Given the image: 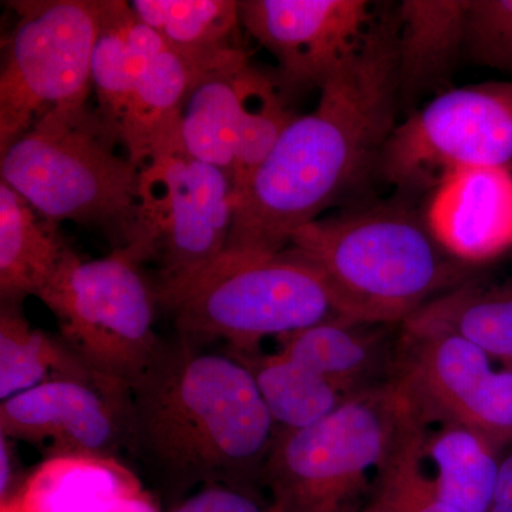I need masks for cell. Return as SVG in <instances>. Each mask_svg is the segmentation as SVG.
<instances>
[{"label": "cell", "instance_id": "8992f818", "mask_svg": "<svg viewBox=\"0 0 512 512\" xmlns=\"http://www.w3.org/2000/svg\"><path fill=\"white\" fill-rule=\"evenodd\" d=\"M156 288L178 336L198 345L224 340L229 350H256L265 338L342 318L322 275L291 248L269 256L224 252Z\"/></svg>", "mask_w": 512, "mask_h": 512}, {"label": "cell", "instance_id": "7a4b0ae2", "mask_svg": "<svg viewBox=\"0 0 512 512\" xmlns=\"http://www.w3.org/2000/svg\"><path fill=\"white\" fill-rule=\"evenodd\" d=\"M276 434L247 366L180 336L128 390L127 451L173 508L210 485L261 494Z\"/></svg>", "mask_w": 512, "mask_h": 512}, {"label": "cell", "instance_id": "4fadbf2b", "mask_svg": "<svg viewBox=\"0 0 512 512\" xmlns=\"http://www.w3.org/2000/svg\"><path fill=\"white\" fill-rule=\"evenodd\" d=\"M239 18L275 57L285 96L320 90L355 55L375 20L365 0H241Z\"/></svg>", "mask_w": 512, "mask_h": 512}, {"label": "cell", "instance_id": "6da1fadb", "mask_svg": "<svg viewBox=\"0 0 512 512\" xmlns=\"http://www.w3.org/2000/svg\"><path fill=\"white\" fill-rule=\"evenodd\" d=\"M397 18L373 20L362 45L320 87L318 106L296 117L237 188L225 252L269 256L323 217L373 171L396 123Z\"/></svg>", "mask_w": 512, "mask_h": 512}, {"label": "cell", "instance_id": "83f0119b", "mask_svg": "<svg viewBox=\"0 0 512 512\" xmlns=\"http://www.w3.org/2000/svg\"><path fill=\"white\" fill-rule=\"evenodd\" d=\"M170 512H268V504L261 494L210 485L185 498Z\"/></svg>", "mask_w": 512, "mask_h": 512}, {"label": "cell", "instance_id": "4316f807", "mask_svg": "<svg viewBox=\"0 0 512 512\" xmlns=\"http://www.w3.org/2000/svg\"><path fill=\"white\" fill-rule=\"evenodd\" d=\"M464 53L478 66L512 74V0H470Z\"/></svg>", "mask_w": 512, "mask_h": 512}, {"label": "cell", "instance_id": "603a6c76", "mask_svg": "<svg viewBox=\"0 0 512 512\" xmlns=\"http://www.w3.org/2000/svg\"><path fill=\"white\" fill-rule=\"evenodd\" d=\"M503 454L477 431L457 424H441L424 448L436 467L437 495L458 512H490Z\"/></svg>", "mask_w": 512, "mask_h": 512}, {"label": "cell", "instance_id": "f546056e", "mask_svg": "<svg viewBox=\"0 0 512 512\" xmlns=\"http://www.w3.org/2000/svg\"><path fill=\"white\" fill-rule=\"evenodd\" d=\"M490 512H512V447L501 457L500 476Z\"/></svg>", "mask_w": 512, "mask_h": 512}, {"label": "cell", "instance_id": "7c38bea8", "mask_svg": "<svg viewBox=\"0 0 512 512\" xmlns=\"http://www.w3.org/2000/svg\"><path fill=\"white\" fill-rule=\"evenodd\" d=\"M275 76L247 53L215 67L192 89L181 114L180 140L197 160L244 184L296 119Z\"/></svg>", "mask_w": 512, "mask_h": 512}, {"label": "cell", "instance_id": "d4e9b609", "mask_svg": "<svg viewBox=\"0 0 512 512\" xmlns=\"http://www.w3.org/2000/svg\"><path fill=\"white\" fill-rule=\"evenodd\" d=\"M130 5L171 49L201 56L237 49L231 42L241 25L237 0H133Z\"/></svg>", "mask_w": 512, "mask_h": 512}, {"label": "cell", "instance_id": "277c9868", "mask_svg": "<svg viewBox=\"0 0 512 512\" xmlns=\"http://www.w3.org/2000/svg\"><path fill=\"white\" fill-rule=\"evenodd\" d=\"M89 104L53 111L0 153L5 181L46 220L99 231L114 249L140 231L141 167Z\"/></svg>", "mask_w": 512, "mask_h": 512}, {"label": "cell", "instance_id": "f1b7e54d", "mask_svg": "<svg viewBox=\"0 0 512 512\" xmlns=\"http://www.w3.org/2000/svg\"><path fill=\"white\" fill-rule=\"evenodd\" d=\"M18 457L13 450V441L0 436V503L2 507L12 503L22 490L23 483L19 477Z\"/></svg>", "mask_w": 512, "mask_h": 512}, {"label": "cell", "instance_id": "7402d4cb", "mask_svg": "<svg viewBox=\"0 0 512 512\" xmlns=\"http://www.w3.org/2000/svg\"><path fill=\"white\" fill-rule=\"evenodd\" d=\"M56 380L111 384L84 365L60 336L35 328L22 303H0V400Z\"/></svg>", "mask_w": 512, "mask_h": 512}, {"label": "cell", "instance_id": "5b68a950", "mask_svg": "<svg viewBox=\"0 0 512 512\" xmlns=\"http://www.w3.org/2000/svg\"><path fill=\"white\" fill-rule=\"evenodd\" d=\"M427 424L397 377L349 397L313 426L279 431L266 458L268 512H362L380 467Z\"/></svg>", "mask_w": 512, "mask_h": 512}, {"label": "cell", "instance_id": "30bf717a", "mask_svg": "<svg viewBox=\"0 0 512 512\" xmlns=\"http://www.w3.org/2000/svg\"><path fill=\"white\" fill-rule=\"evenodd\" d=\"M468 168L512 171V82L447 89L394 127L377 165L404 192Z\"/></svg>", "mask_w": 512, "mask_h": 512}, {"label": "cell", "instance_id": "cb8c5ba5", "mask_svg": "<svg viewBox=\"0 0 512 512\" xmlns=\"http://www.w3.org/2000/svg\"><path fill=\"white\" fill-rule=\"evenodd\" d=\"M410 319L451 330L494 362L512 367V278L495 285L470 279L437 296Z\"/></svg>", "mask_w": 512, "mask_h": 512}, {"label": "cell", "instance_id": "4dcf8cb0", "mask_svg": "<svg viewBox=\"0 0 512 512\" xmlns=\"http://www.w3.org/2000/svg\"><path fill=\"white\" fill-rule=\"evenodd\" d=\"M414 512H458L450 505L443 503L436 493L433 478L427 477L426 473H421L416 488V503H414Z\"/></svg>", "mask_w": 512, "mask_h": 512}, {"label": "cell", "instance_id": "484cf974", "mask_svg": "<svg viewBox=\"0 0 512 512\" xmlns=\"http://www.w3.org/2000/svg\"><path fill=\"white\" fill-rule=\"evenodd\" d=\"M427 436L429 426L420 424L404 437L377 471L372 497L362 512H414Z\"/></svg>", "mask_w": 512, "mask_h": 512}, {"label": "cell", "instance_id": "ffe728a7", "mask_svg": "<svg viewBox=\"0 0 512 512\" xmlns=\"http://www.w3.org/2000/svg\"><path fill=\"white\" fill-rule=\"evenodd\" d=\"M57 225L0 180V302L23 303L45 288L70 248Z\"/></svg>", "mask_w": 512, "mask_h": 512}, {"label": "cell", "instance_id": "e0dca14e", "mask_svg": "<svg viewBox=\"0 0 512 512\" xmlns=\"http://www.w3.org/2000/svg\"><path fill=\"white\" fill-rule=\"evenodd\" d=\"M400 329L338 318L279 338L278 349L355 396L396 377Z\"/></svg>", "mask_w": 512, "mask_h": 512}, {"label": "cell", "instance_id": "9c48e42d", "mask_svg": "<svg viewBox=\"0 0 512 512\" xmlns=\"http://www.w3.org/2000/svg\"><path fill=\"white\" fill-rule=\"evenodd\" d=\"M235 197L231 175L183 144L157 154L141 167L140 231L127 254L156 266V284L200 271L227 249Z\"/></svg>", "mask_w": 512, "mask_h": 512}, {"label": "cell", "instance_id": "3957f363", "mask_svg": "<svg viewBox=\"0 0 512 512\" xmlns=\"http://www.w3.org/2000/svg\"><path fill=\"white\" fill-rule=\"evenodd\" d=\"M288 248L322 275L340 316L357 322L403 325L471 276V265L440 244L426 214L404 201L323 215Z\"/></svg>", "mask_w": 512, "mask_h": 512}, {"label": "cell", "instance_id": "5bb4252c", "mask_svg": "<svg viewBox=\"0 0 512 512\" xmlns=\"http://www.w3.org/2000/svg\"><path fill=\"white\" fill-rule=\"evenodd\" d=\"M0 436L49 458L119 460L127 451L128 390L86 380L40 384L0 402Z\"/></svg>", "mask_w": 512, "mask_h": 512}, {"label": "cell", "instance_id": "9a60e30c", "mask_svg": "<svg viewBox=\"0 0 512 512\" xmlns=\"http://www.w3.org/2000/svg\"><path fill=\"white\" fill-rule=\"evenodd\" d=\"M426 220L440 244L468 265L512 248V171L468 168L433 190Z\"/></svg>", "mask_w": 512, "mask_h": 512}, {"label": "cell", "instance_id": "52a82bcc", "mask_svg": "<svg viewBox=\"0 0 512 512\" xmlns=\"http://www.w3.org/2000/svg\"><path fill=\"white\" fill-rule=\"evenodd\" d=\"M36 298L53 313L74 355L123 389L153 366L167 343L156 332V282L123 249L97 259L67 249Z\"/></svg>", "mask_w": 512, "mask_h": 512}, {"label": "cell", "instance_id": "44dd1931", "mask_svg": "<svg viewBox=\"0 0 512 512\" xmlns=\"http://www.w3.org/2000/svg\"><path fill=\"white\" fill-rule=\"evenodd\" d=\"M254 377L266 409L279 431H296L313 426L339 409L348 394L325 376L293 359L282 350H229Z\"/></svg>", "mask_w": 512, "mask_h": 512}, {"label": "cell", "instance_id": "ac0fdd59", "mask_svg": "<svg viewBox=\"0 0 512 512\" xmlns=\"http://www.w3.org/2000/svg\"><path fill=\"white\" fill-rule=\"evenodd\" d=\"M470 0H404L396 10L399 100L441 89L466 46Z\"/></svg>", "mask_w": 512, "mask_h": 512}, {"label": "cell", "instance_id": "ba28073f", "mask_svg": "<svg viewBox=\"0 0 512 512\" xmlns=\"http://www.w3.org/2000/svg\"><path fill=\"white\" fill-rule=\"evenodd\" d=\"M0 70V153L53 111L89 104L100 0H12Z\"/></svg>", "mask_w": 512, "mask_h": 512}, {"label": "cell", "instance_id": "d6986e66", "mask_svg": "<svg viewBox=\"0 0 512 512\" xmlns=\"http://www.w3.org/2000/svg\"><path fill=\"white\" fill-rule=\"evenodd\" d=\"M165 47L127 0H100L99 30L92 57L96 110L116 133L138 82ZM119 137V136H117Z\"/></svg>", "mask_w": 512, "mask_h": 512}, {"label": "cell", "instance_id": "2e32d148", "mask_svg": "<svg viewBox=\"0 0 512 512\" xmlns=\"http://www.w3.org/2000/svg\"><path fill=\"white\" fill-rule=\"evenodd\" d=\"M241 53L237 47L224 55L201 56L165 46L138 82L117 131L127 156L143 167L181 144V114L192 89L205 74Z\"/></svg>", "mask_w": 512, "mask_h": 512}, {"label": "cell", "instance_id": "8fae6325", "mask_svg": "<svg viewBox=\"0 0 512 512\" xmlns=\"http://www.w3.org/2000/svg\"><path fill=\"white\" fill-rule=\"evenodd\" d=\"M493 363L451 330L412 319L400 329L396 377L429 426L467 427L504 453L512 447V367Z\"/></svg>", "mask_w": 512, "mask_h": 512}]
</instances>
